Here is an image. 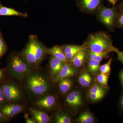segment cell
<instances>
[{
    "mask_svg": "<svg viewBox=\"0 0 123 123\" xmlns=\"http://www.w3.org/2000/svg\"><path fill=\"white\" fill-rule=\"evenodd\" d=\"M82 45L86 50L96 53H116L119 50L113 45L110 34L102 31L90 34Z\"/></svg>",
    "mask_w": 123,
    "mask_h": 123,
    "instance_id": "obj_1",
    "label": "cell"
},
{
    "mask_svg": "<svg viewBox=\"0 0 123 123\" xmlns=\"http://www.w3.org/2000/svg\"><path fill=\"white\" fill-rule=\"evenodd\" d=\"M25 78L26 87L32 95L43 96L50 89V81L47 75L43 73L33 71Z\"/></svg>",
    "mask_w": 123,
    "mask_h": 123,
    "instance_id": "obj_2",
    "label": "cell"
},
{
    "mask_svg": "<svg viewBox=\"0 0 123 123\" xmlns=\"http://www.w3.org/2000/svg\"><path fill=\"white\" fill-rule=\"evenodd\" d=\"M8 68L10 75L18 79L25 78L34 71V68L21 53H11L8 60Z\"/></svg>",
    "mask_w": 123,
    "mask_h": 123,
    "instance_id": "obj_3",
    "label": "cell"
},
{
    "mask_svg": "<svg viewBox=\"0 0 123 123\" xmlns=\"http://www.w3.org/2000/svg\"><path fill=\"white\" fill-rule=\"evenodd\" d=\"M118 11L117 6L108 8L102 4L95 14L99 22L110 31L113 32L116 27V21Z\"/></svg>",
    "mask_w": 123,
    "mask_h": 123,
    "instance_id": "obj_4",
    "label": "cell"
},
{
    "mask_svg": "<svg viewBox=\"0 0 123 123\" xmlns=\"http://www.w3.org/2000/svg\"><path fill=\"white\" fill-rule=\"evenodd\" d=\"M1 88L6 101L15 102L22 98V91L19 86L13 82H6L2 84Z\"/></svg>",
    "mask_w": 123,
    "mask_h": 123,
    "instance_id": "obj_5",
    "label": "cell"
},
{
    "mask_svg": "<svg viewBox=\"0 0 123 123\" xmlns=\"http://www.w3.org/2000/svg\"><path fill=\"white\" fill-rule=\"evenodd\" d=\"M78 8L87 14H95L102 5L103 0H75Z\"/></svg>",
    "mask_w": 123,
    "mask_h": 123,
    "instance_id": "obj_6",
    "label": "cell"
},
{
    "mask_svg": "<svg viewBox=\"0 0 123 123\" xmlns=\"http://www.w3.org/2000/svg\"><path fill=\"white\" fill-rule=\"evenodd\" d=\"M36 36L34 35L30 36L28 43L21 53L35 68L38 66L36 60L35 50V40Z\"/></svg>",
    "mask_w": 123,
    "mask_h": 123,
    "instance_id": "obj_7",
    "label": "cell"
},
{
    "mask_svg": "<svg viewBox=\"0 0 123 123\" xmlns=\"http://www.w3.org/2000/svg\"><path fill=\"white\" fill-rule=\"evenodd\" d=\"M66 104L73 110H76L83 104V98L80 92L74 90L70 92L66 97Z\"/></svg>",
    "mask_w": 123,
    "mask_h": 123,
    "instance_id": "obj_8",
    "label": "cell"
},
{
    "mask_svg": "<svg viewBox=\"0 0 123 123\" xmlns=\"http://www.w3.org/2000/svg\"><path fill=\"white\" fill-rule=\"evenodd\" d=\"M77 72L76 69L72 65L68 62L64 63L60 72L53 77V80L55 82H59L62 79L73 76Z\"/></svg>",
    "mask_w": 123,
    "mask_h": 123,
    "instance_id": "obj_9",
    "label": "cell"
},
{
    "mask_svg": "<svg viewBox=\"0 0 123 123\" xmlns=\"http://www.w3.org/2000/svg\"><path fill=\"white\" fill-rule=\"evenodd\" d=\"M0 108V111L7 117H13L20 114L24 108L22 106L14 104L5 105Z\"/></svg>",
    "mask_w": 123,
    "mask_h": 123,
    "instance_id": "obj_10",
    "label": "cell"
},
{
    "mask_svg": "<svg viewBox=\"0 0 123 123\" xmlns=\"http://www.w3.org/2000/svg\"><path fill=\"white\" fill-rule=\"evenodd\" d=\"M56 103L55 98L50 95H45L36 101V104L37 106L43 110H51Z\"/></svg>",
    "mask_w": 123,
    "mask_h": 123,
    "instance_id": "obj_11",
    "label": "cell"
},
{
    "mask_svg": "<svg viewBox=\"0 0 123 123\" xmlns=\"http://www.w3.org/2000/svg\"><path fill=\"white\" fill-rule=\"evenodd\" d=\"M62 46L64 53L68 62L80 51L86 50L82 45L66 44Z\"/></svg>",
    "mask_w": 123,
    "mask_h": 123,
    "instance_id": "obj_12",
    "label": "cell"
},
{
    "mask_svg": "<svg viewBox=\"0 0 123 123\" xmlns=\"http://www.w3.org/2000/svg\"><path fill=\"white\" fill-rule=\"evenodd\" d=\"M35 50L36 60L38 65L43 61L47 53L46 47L38 40L37 36L35 40Z\"/></svg>",
    "mask_w": 123,
    "mask_h": 123,
    "instance_id": "obj_13",
    "label": "cell"
},
{
    "mask_svg": "<svg viewBox=\"0 0 123 123\" xmlns=\"http://www.w3.org/2000/svg\"><path fill=\"white\" fill-rule=\"evenodd\" d=\"M46 52L47 54L59 59L64 63L68 62L64 53L62 46L55 45L51 48H46Z\"/></svg>",
    "mask_w": 123,
    "mask_h": 123,
    "instance_id": "obj_14",
    "label": "cell"
},
{
    "mask_svg": "<svg viewBox=\"0 0 123 123\" xmlns=\"http://www.w3.org/2000/svg\"><path fill=\"white\" fill-rule=\"evenodd\" d=\"M64 63L61 60L51 56L49 61L50 72L52 76L54 77L58 74Z\"/></svg>",
    "mask_w": 123,
    "mask_h": 123,
    "instance_id": "obj_15",
    "label": "cell"
},
{
    "mask_svg": "<svg viewBox=\"0 0 123 123\" xmlns=\"http://www.w3.org/2000/svg\"><path fill=\"white\" fill-rule=\"evenodd\" d=\"M30 111L33 118L37 123H47L50 121V117L44 111L33 108H30Z\"/></svg>",
    "mask_w": 123,
    "mask_h": 123,
    "instance_id": "obj_16",
    "label": "cell"
},
{
    "mask_svg": "<svg viewBox=\"0 0 123 123\" xmlns=\"http://www.w3.org/2000/svg\"><path fill=\"white\" fill-rule=\"evenodd\" d=\"M28 15L26 13L21 12L13 8L4 6L0 2V16H15L27 18Z\"/></svg>",
    "mask_w": 123,
    "mask_h": 123,
    "instance_id": "obj_17",
    "label": "cell"
},
{
    "mask_svg": "<svg viewBox=\"0 0 123 123\" xmlns=\"http://www.w3.org/2000/svg\"><path fill=\"white\" fill-rule=\"evenodd\" d=\"M87 59L86 50H82L78 52L69 62L73 66L77 68L81 67L84 65Z\"/></svg>",
    "mask_w": 123,
    "mask_h": 123,
    "instance_id": "obj_18",
    "label": "cell"
},
{
    "mask_svg": "<svg viewBox=\"0 0 123 123\" xmlns=\"http://www.w3.org/2000/svg\"><path fill=\"white\" fill-rule=\"evenodd\" d=\"M79 84L84 88H88L92 85V77L88 72H85L80 75L78 77Z\"/></svg>",
    "mask_w": 123,
    "mask_h": 123,
    "instance_id": "obj_19",
    "label": "cell"
},
{
    "mask_svg": "<svg viewBox=\"0 0 123 123\" xmlns=\"http://www.w3.org/2000/svg\"><path fill=\"white\" fill-rule=\"evenodd\" d=\"M87 59L94 60L101 62L104 59H106L110 57V53L101 52L96 53L92 51L86 50Z\"/></svg>",
    "mask_w": 123,
    "mask_h": 123,
    "instance_id": "obj_20",
    "label": "cell"
},
{
    "mask_svg": "<svg viewBox=\"0 0 123 123\" xmlns=\"http://www.w3.org/2000/svg\"><path fill=\"white\" fill-rule=\"evenodd\" d=\"M59 82V88L63 94H65L68 92L73 84L72 81L69 78L62 79Z\"/></svg>",
    "mask_w": 123,
    "mask_h": 123,
    "instance_id": "obj_21",
    "label": "cell"
},
{
    "mask_svg": "<svg viewBox=\"0 0 123 123\" xmlns=\"http://www.w3.org/2000/svg\"><path fill=\"white\" fill-rule=\"evenodd\" d=\"M94 119L92 114L88 111H84L76 119V121L80 123H93Z\"/></svg>",
    "mask_w": 123,
    "mask_h": 123,
    "instance_id": "obj_22",
    "label": "cell"
},
{
    "mask_svg": "<svg viewBox=\"0 0 123 123\" xmlns=\"http://www.w3.org/2000/svg\"><path fill=\"white\" fill-rule=\"evenodd\" d=\"M107 89V88L101 85L98 83H95L91 86L90 88L88 90V93H106Z\"/></svg>",
    "mask_w": 123,
    "mask_h": 123,
    "instance_id": "obj_23",
    "label": "cell"
},
{
    "mask_svg": "<svg viewBox=\"0 0 123 123\" xmlns=\"http://www.w3.org/2000/svg\"><path fill=\"white\" fill-rule=\"evenodd\" d=\"M88 68L90 72L93 74H97L99 70L100 62L88 59Z\"/></svg>",
    "mask_w": 123,
    "mask_h": 123,
    "instance_id": "obj_24",
    "label": "cell"
},
{
    "mask_svg": "<svg viewBox=\"0 0 123 123\" xmlns=\"http://www.w3.org/2000/svg\"><path fill=\"white\" fill-rule=\"evenodd\" d=\"M55 123H70L72 119L67 114L64 113H57L55 118Z\"/></svg>",
    "mask_w": 123,
    "mask_h": 123,
    "instance_id": "obj_25",
    "label": "cell"
},
{
    "mask_svg": "<svg viewBox=\"0 0 123 123\" xmlns=\"http://www.w3.org/2000/svg\"><path fill=\"white\" fill-rule=\"evenodd\" d=\"M110 74L101 73L97 76V80L98 83L106 88H108V81Z\"/></svg>",
    "mask_w": 123,
    "mask_h": 123,
    "instance_id": "obj_26",
    "label": "cell"
},
{
    "mask_svg": "<svg viewBox=\"0 0 123 123\" xmlns=\"http://www.w3.org/2000/svg\"><path fill=\"white\" fill-rule=\"evenodd\" d=\"M112 61V57H111L107 63L99 66V70L101 73L110 75L111 70V66Z\"/></svg>",
    "mask_w": 123,
    "mask_h": 123,
    "instance_id": "obj_27",
    "label": "cell"
},
{
    "mask_svg": "<svg viewBox=\"0 0 123 123\" xmlns=\"http://www.w3.org/2000/svg\"><path fill=\"white\" fill-rule=\"evenodd\" d=\"M8 47L5 42L1 31H0V59L6 53Z\"/></svg>",
    "mask_w": 123,
    "mask_h": 123,
    "instance_id": "obj_28",
    "label": "cell"
},
{
    "mask_svg": "<svg viewBox=\"0 0 123 123\" xmlns=\"http://www.w3.org/2000/svg\"><path fill=\"white\" fill-rule=\"evenodd\" d=\"M106 93H88V97L92 102H97L102 99L106 94Z\"/></svg>",
    "mask_w": 123,
    "mask_h": 123,
    "instance_id": "obj_29",
    "label": "cell"
},
{
    "mask_svg": "<svg viewBox=\"0 0 123 123\" xmlns=\"http://www.w3.org/2000/svg\"><path fill=\"white\" fill-rule=\"evenodd\" d=\"M115 26L119 29H123V10H118L116 21Z\"/></svg>",
    "mask_w": 123,
    "mask_h": 123,
    "instance_id": "obj_30",
    "label": "cell"
},
{
    "mask_svg": "<svg viewBox=\"0 0 123 123\" xmlns=\"http://www.w3.org/2000/svg\"><path fill=\"white\" fill-rule=\"evenodd\" d=\"M6 101V99L2 92V89L1 87H0V107L2 106L3 104H4Z\"/></svg>",
    "mask_w": 123,
    "mask_h": 123,
    "instance_id": "obj_31",
    "label": "cell"
},
{
    "mask_svg": "<svg viewBox=\"0 0 123 123\" xmlns=\"http://www.w3.org/2000/svg\"><path fill=\"white\" fill-rule=\"evenodd\" d=\"M116 53L117 55V60L120 62L123 65V51L119 50Z\"/></svg>",
    "mask_w": 123,
    "mask_h": 123,
    "instance_id": "obj_32",
    "label": "cell"
},
{
    "mask_svg": "<svg viewBox=\"0 0 123 123\" xmlns=\"http://www.w3.org/2000/svg\"><path fill=\"white\" fill-rule=\"evenodd\" d=\"M24 118L26 120V123H36V121L33 118H30L29 115L27 114H26L24 115Z\"/></svg>",
    "mask_w": 123,
    "mask_h": 123,
    "instance_id": "obj_33",
    "label": "cell"
},
{
    "mask_svg": "<svg viewBox=\"0 0 123 123\" xmlns=\"http://www.w3.org/2000/svg\"><path fill=\"white\" fill-rule=\"evenodd\" d=\"M119 106L121 111H123V91L121 92L119 100Z\"/></svg>",
    "mask_w": 123,
    "mask_h": 123,
    "instance_id": "obj_34",
    "label": "cell"
},
{
    "mask_svg": "<svg viewBox=\"0 0 123 123\" xmlns=\"http://www.w3.org/2000/svg\"><path fill=\"white\" fill-rule=\"evenodd\" d=\"M119 77L120 84L123 88V69L120 71L119 74Z\"/></svg>",
    "mask_w": 123,
    "mask_h": 123,
    "instance_id": "obj_35",
    "label": "cell"
},
{
    "mask_svg": "<svg viewBox=\"0 0 123 123\" xmlns=\"http://www.w3.org/2000/svg\"><path fill=\"white\" fill-rule=\"evenodd\" d=\"M7 119H8V117L5 116L0 111V122H4V121H6Z\"/></svg>",
    "mask_w": 123,
    "mask_h": 123,
    "instance_id": "obj_36",
    "label": "cell"
},
{
    "mask_svg": "<svg viewBox=\"0 0 123 123\" xmlns=\"http://www.w3.org/2000/svg\"><path fill=\"white\" fill-rule=\"evenodd\" d=\"M5 75V70L3 69H0V80L4 78Z\"/></svg>",
    "mask_w": 123,
    "mask_h": 123,
    "instance_id": "obj_37",
    "label": "cell"
},
{
    "mask_svg": "<svg viewBox=\"0 0 123 123\" xmlns=\"http://www.w3.org/2000/svg\"><path fill=\"white\" fill-rule=\"evenodd\" d=\"M117 7L119 10H123V0H122L121 2Z\"/></svg>",
    "mask_w": 123,
    "mask_h": 123,
    "instance_id": "obj_38",
    "label": "cell"
},
{
    "mask_svg": "<svg viewBox=\"0 0 123 123\" xmlns=\"http://www.w3.org/2000/svg\"><path fill=\"white\" fill-rule=\"evenodd\" d=\"M107 0L113 6H115L118 1V0Z\"/></svg>",
    "mask_w": 123,
    "mask_h": 123,
    "instance_id": "obj_39",
    "label": "cell"
}]
</instances>
